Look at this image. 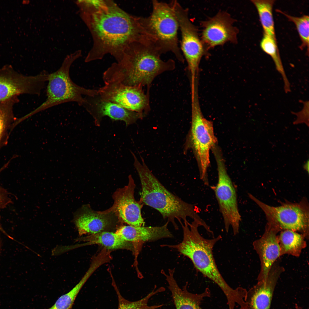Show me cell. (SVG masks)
Masks as SVG:
<instances>
[{
	"mask_svg": "<svg viewBox=\"0 0 309 309\" xmlns=\"http://www.w3.org/2000/svg\"><path fill=\"white\" fill-rule=\"evenodd\" d=\"M183 233L182 241L175 245H162L176 249L181 254L189 258L196 270L217 284L225 295L227 303L232 304L239 298L241 290L239 287L233 289L227 283L219 270L213 253L216 243L222 238L220 235L211 239L202 236L198 230L202 226L199 222L193 220L181 224Z\"/></svg>",
	"mask_w": 309,
	"mask_h": 309,
	"instance_id": "3957f363",
	"label": "cell"
},
{
	"mask_svg": "<svg viewBox=\"0 0 309 309\" xmlns=\"http://www.w3.org/2000/svg\"><path fill=\"white\" fill-rule=\"evenodd\" d=\"M0 230L1 231H2L3 232H5V231L3 230V229H2V227H1V224H0Z\"/></svg>",
	"mask_w": 309,
	"mask_h": 309,
	"instance_id": "d6a6232c",
	"label": "cell"
},
{
	"mask_svg": "<svg viewBox=\"0 0 309 309\" xmlns=\"http://www.w3.org/2000/svg\"><path fill=\"white\" fill-rule=\"evenodd\" d=\"M175 13L181 35L180 49L187 63L190 80L197 77L201 60L208 55L207 49L201 40L197 27L190 20L189 9L183 7L176 0L170 2Z\"/></svg>",
	"mask_w": 309,
	"mask_h": 309,
	"instance_id": "ba28073f",
	"label": "cell"
},
{
	"mask_svg": "<svg viewBox=\"0 0 309 309\" xmlns=\"http://www.w3.org/2000/svg\"><path fill=\"white\" fill-rule=\"evenodd\" d=\"M234 21L228 13L219 11L215 16L201 22L200 37L208 50L228 42H237L238 29L233 25Z\"/></svg>",
	"mask_w": 309,
	"mask_h": 309,
	"instance_id": "5bb4252c",
	"label": "cell"
},
{
	"mask_svg": "<svg viewBox=\"0 0 309 309\" xmlns=\"http://www.w3.org/2000/svg\"><path fill=\"white\" fill-rule=\"evenodd\" d=\"M296 309H302L298 305L296 304Z\"/></svg>",
	"mask_w": 309,
	"mask_h": 309,
	"instance_id": "1f68e13d",
	"label": "cell"
},
{
	"mask_svg": "<svg viewBox=\"0 0 309 309\" xmlns=\"http://www.w3.org/2000/svg\"><path fill=\"white\" fill-rule=\"evenodd\" d=\"M9 163L8 162L0 169V173L7 167ZM11 201L7 192L0 185V208H5Z\"/></svg>",
	"mask_w": 309,
	"mask_h": 309,
	"instance_id": "f546056e",
	"label": "cell"
},
{
	"mask_svg": "<svg viewBox=\"0 0 309 309\" xmlns=\"http://www.w3.org/2000/svg\"><path fill=\"white\" fill-rule=\"evenodd\" d=\"M168 271L167 274L163 270L161 273L166 277L176 309H203L200 305L204 298L210 296L209 288H206L201 294L191 293L187 289V283L182 289L179 287L174 277L175 268L169 269Z\"/></svg>",
	"mask_w": 309,
	"mask_h": 309,
	"instance_id": "ffe728a7",
	"label": "cell"
},
{
	"mask_svg": "<svg viewBox=\"0 0 309 309\" xmlns=\"http://www.w3.org/2000/svg\"><path fill=\"white\" fill-rule=\"evenodd\" d=\"M114 215L111 212L95 211L86 205L75 213L74 221L79 235L82 236L106 231L113 225Z\"/></svg>",
	"mask_w": 309,
	"mask_h": 309,
	"instance_id": "ac0fdd59",
	"label": "cell"
},
{
	"mask_svg": "<svg viewBox=\"0 0 309 309\" xmlns=\"http://www.w3.org/2000/svg\"><path fill=\"white\" fill-rule=\"evenodd\" d=\"M18 101L15 96L0 102V146L8 126L14 119L13 106Z\"/></svg>",
	"mask_w": 309,
	"mask_h": 309,
	"instance_id": "4316f807",
	"label": "cell"
},
{
	"mask_svg": "<svg viewBox=\"0 0 309 309\" xmlns=\"http://www.w3.org/2000/svg\"><path fill=\"white\" fill-rule=\"evenodd\" d=\"M249 195L264 212L268 223L280 230L300 232L306 238H308V213L303 205L288 203L279 206H272L261 201L252 195L249 194Z\"/></svg>",
	"mask_w": 309,
	"mask_h": 309,
	"instance_id": "30bf717a",
	"label": "cell"
},
{
	"mask_svg": "<svg viewBox=\"0 0 309 309\" xmlns=\"http://www.w3.org/2000/svg\"><path fill=\"white\" fill-rule=\"evenodd\" d=\"M134 165L140 181L141 192L140 201L144 204L159 211L163 218L171 223L176 229L178 227L175 220L180 224L187 221V217L205 225L195 206L182 200L173 194L161 183L145 163L141 157L142 163L133 154Z\"/></svg>",
	"mask_w": 309,
	"mask_h": 309,
	"instance_id": "277c9868",
	"label": "cell"
},
{
	"mask_svg": "<svg viewBox=\"0 0 309 309\" xmlns=\"http://www.w3.org/2000/svg\"><path fill=\"white\" fill-rule=\"evenodd\" d=\"M280 230L268 223L262 236L254 241L253 245L261 262V269L258 281L266 280L273 265L280 256L278 239Z\"/></svg>",
	"mask_w": 309,
	"mask_h": 309,
	"instance_id": "2e32d148",
	"label": "cell"
},
{
	"mask_svg": "<svg viewBox=\"0 0 309 309\" xmlns=\"http://www.w3.org/2000/svg\"><path fill=\"white\" fill-rule=\"evenodd\" d=\"M98 269L92 263L80 282L71 290L61 296L55 304L47 309H72L75 300L81 288L94 272Z\"/></svg>",
	"mask_w": 309,
	"mask_h": 309,
	"instance_id": "cb8c5ba5",
	"label": "cell"
},
{
	"mask_svg": "<svg viewBox=\"0 0 309 309\" xmlns=\"http://www.w3.org/2000/svg\"><path fill=\"white\" fill-rule=\"evenodd\" d=\"M113 286L118 297V309H156L163 305L160 304L150 306L148 304L149 300L152 296L165 291V289L163 287H161L156 289V286H155L153 290L144 297L136 301H130L122 296L114 284Z\"/></svg>",
	"mask_w": 309,
	"mask_h": 309,
	"instance_id": "484cf974",
	"label": "cell"
},
{
	"mask_svg": "<svg viewBox=\"0 0 309 309\" xmlns=\"http://www.w3.org/2000/svg\"><path fill=\"white\" fill-rule=\"evenodd\" d=\"M303 167L304 170H306L308 173L309 172V160H308L304 163L303 166Z\"/></svg>",
	"mask_w": 309,
	"mask_h": 309,
	"instance_id": "4dcf8cb0",
	"label": "cell"
},
{
	"mask_svg": "<svg viewBox=\"0 0 309 309\" xmlns=\"http://www.w3.org/2000/svg\"><path fill=\"white\" fill-rule=\"evenodd\" d=\"M306 237L301 234L289 230H284L278 236L281 255L285 254L298 257L306 246Z\"/></svg>",
	"mask_w": 309,
	"mask_h": 309,
	"instance_id": "7402d4cb",
	"label": "cell"
},
{
	"mask_svg": "<svg viewBox=\"0 0 309 309\" xmlns=\"http://www.w3.org/2000/svg\"><path fill=\"white\" fill-rule=\"evenodd\" d=\"M161 55L149 42L134 43L125 50L119 62L112 64L103 73L104 83L149 88L157 76L175 68L173 60H163Z\"/></svg>",
	"mask_w": 309,
	"mask_h": 309,
	"instance_id": "7a4b0ae2",
	"label": "cell"
},
{
	"mask_svg": "<svg viewBox=\"0 0 309 309\" xmlns=\"http://www.w3.org/2000/svg\"><path fill=\"white\" fill-rule=\"evenodd\" d=\"M81 55L80 50L67 56L56 71L49 74L46 89L47 98L27 117L58 105L69 102H76L82 106L85 100L83 95L93 96L98 94V90L85 88L74 83L70 75V67Z\"/></svg>",
	"mask_w": 309,
	"mask_h": 309,
	"instance_id": "8992f818",
	"label": "cell"
},
{
	"mask_svg": "<svg viewBox=\"0 0 309 309\" xmlns=\"http://www.w3.org/2000/svg\"><path fill=\"white\" fill-rule=\"evenodd\" d=\"M106 1L97 11L81 13L94 41L86 62L101 59L108 54L119 62L124 51L131 44L147 40L141 17L129 14L112 1Z\"/></svg>",
	"mask_w": 309,
	"mask_h": 309,
	"instance_id": "6da1fadb",
	"label": "cell"
},
{
	"mask_svg": "<svg viewBox=\"0 0 309 309\" xmlns=\"http://www.w3.org/2000/svg\"><path fill=\"white\" fill-rule=\"evenodd\" d=\"M49 74L43 71L36 76H26L9 66L0 68V102L21 94L39 95Z\"/></svg>",
	"mask_w": 309,
	"mask_h": 309,
	"instance_id": "8fae6325",
	"label": "cell"
},
{
	"mask_svg": "<svg viewBox=\"0 0 309 309\" xmlns=\"http://www.w3.org/2000/svg\"><path fill=\"white\" fill-rule=\"evenodd\" d=\"M128 179L127 185L117 189L114 193L112 195L113 204L104 211L112 213L119 220L129 225L144 226L145 222L141 212L142 205L135 199L136 185L131 175L128 176Z\"/></svg>",
	"mask_w": 309,
	"mask_h": 309,
	"instance_id": "4fadbf2b",
	"label": "cell"
},
{
	"mask_svg": "<svg viewBox=\"0 0 309 309\" xmlns=\"http://www.w3.org/2000/svg\"><path fill=\"white\" fill-rule=\"evenodd\" d=\"M277 11L284 15L289 21L295 24L302 41L300 48L302 49L307 47L308 53L309 44L308 16L304 15L300 17H294L288 15L280 10H277Z\"/></svg>",
	"mask_w": 309,
	"mask_h": 309,
	"instance_id": "83f0119b",
	"label": "cell"
},
{
	"mask_svg": "<svg viewBox=\"0 0 309 309\" xmlns=\"http://www.w3.org/2000/svg\"><path fill=\"white\" fill-rule=\"evenodd\" d=\"M217 165L218 179L213 189L222 216L225 229L228 232L230 227L234 235L239 232L241 220L239 212L236 190L228 175L222 156L217 149L213 150Z\"/></svg>",
	"mask_w": 309,
	"mask_h": 309,
	"instance_id": "9c48e42d",
	"label": "cell"
},
{
	"mask_svg": "<svg viewBox=\"0 0 309 309\" xmlns=\"http://www.w3.org/2000/svg\"><path fill=\"white\" fill-rule=\"evenodd\" d=\"M262 49L272 58L276 69L283 78L284 89L286 93L290 91V84L285 74L278 48L276 39L264 34L260 43Z\"/></svg>",
	"mask_w": 309,
	"mask_h": 309,
	"instance_id": "d4e9b609",
	"label": "cell"
},
{
	"mask_svg": "<svg viewBox=\"0 0 309 309\" xmlns=\"http://www.w3.org/2000/svg\"><path fill=\"white\" fill-rule=\"evenodd\" d=\"M169 223L160 226L135 227L130 225L120 227L115 232L124 240L133 244L136 253L147 242L153 241L173 236L168 228Z\"/></svg>",
	"mask_w": 309,
	"mask_h": 309,
	"instance_id": "d6986e66",
	"label": "cell"
},
{
	"mask_svg": "<svg viewBox=\"0 0 309 309\" xmlns=\"http://www.w3.org/2000/svg\"><path fill=\"white\" fill-rule=\"evenodd\" d=\"M191 123L185 148H192L197 161L200 178L205 185H209L207 172L210 163L209 152L216 146L217 140L212 122L205 118L201 112L197 89L191 91Z\"/></svg>",
	"mask_w": 309,
	"mask_h": 309,
	"instance_id": "52a82bcc",
	"label": "cell"
},
{
	"mask_svg": "<svg viewBox=\"0 0 309 309\" xmlns=\"http://www.w3.org/2000/svg\"><path fill=\"white\" fill-rule=\"evenodd\" d=\"M304 107L300 112L293 114L297 116L296 119L293 122L294 124L304 123L307 126H309V108L308 101H306L304 103Z\"/></svg>",
	"mask_w": 309,
	"mask_h": 309,
	"instance_id": "f1b7e54d",
	"label": "cell"
},
{
	"mask_svg": "<svg viewBox=\"0 0 309 309\" xmlns=\"http://www.w3.org/2000/svg\"><path fill=\"white\" fill-rule=\"evenodd\" d=\"M284 268L276 262L272 267L266 280L258 281L247 291L246 302L247 309H270L274 292Z\"/></svg>",
	"mask_w": 309,
	"mask_h": 309,
	"instance_id": "e0dca14e",
	"label": "cell"
},
{
	"mask_svg": "<svg viewBox=\"0 0 309 309\" xmlns=\"http://www.w3.org/2000/svg\"><path fill=\"white\" fill-rule=\"evenodd\" d=\"M77 241L87 242L86 245L98 244L109 250L126 249L134 252L133 244L121 238L115 233L104 231L79 238Z\"/></svg>",
	"mask_w": 309,
	"mask_h": 309,
	"instance_id": "44dd1931",
	"label": "cell"
},
{
	"mask_svg": "<svg viewBox=\"0 0 309 309\" xmlns=\"http://www.w3.org/2000/svg\"><path fill=\"white\" fill-rule=\"evenodd\" d=\"M150 15L141 17L142 26L149 41L162 55L171 52L183 63L185 59L179 47L178 22L171 4L154 0Z\"/></svg>",
	"mask_w": 309,
	"mask_h": 309,
	"instance_id": "5b68a950",
	"label": "cell"
},
{
	"mask_svg": "<svg viewBox=\"0 0 309 309\" xmlns=\"http://www.w3.org/2000/svg\"><path fill=\"white\" fill-rule=\"evenodd\" d=\"M257 10L264 34L276 39L273 15V0H252Z\"/></svg>",
	"mask_w": 309,
	"mask_h": 309,
	"instance_id": "603a6c76",
	"label": "cell"
},
{
	"mask_svg": "<svg viewBox=\"0 0 309 309\" xmlns=\"http://www.w3.org/2000/svg\"><path fill=\"white\" fill-rule=\"evenodd\" d=\"M98 89L103 99L117 104L144 117L150 108L149 93L145 94L142 87L130 86L116 82L104 83Z\"/></svg>",
	"mask_w": 309,
	"mask_h": 309,
	"instance_id": "7c38bea8",
	"label": "cell"
},
{
	"mask_svg": "<svg viewBox=\"0 0 309 309\" xmlns=\"http://www.w3.org/2000/svg\"><path fill=\"white\" fill-rule=\"evenodd\" d=\"M82 106L92 116L95 125L99 126L103 117H109L113 121H124L126 126L135 123L144 116L113 102L102 99L99 94L86 96Z\"/></svg>",
	"mask_w": 309,
	"mask_h": 309,
	"instance_id": "9a60e30c",
	"label": "cell"
}]
</instances>
